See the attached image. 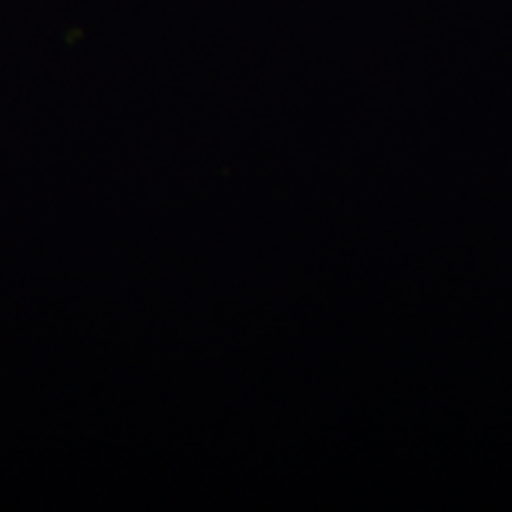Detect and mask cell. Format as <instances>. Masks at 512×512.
Here are the masks:
<instances>
[]
</instances>
